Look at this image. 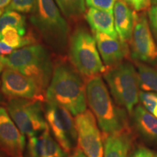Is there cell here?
Listing matches in <instances>:
<instances>
[{
  "label": "cell",
  "instance_id": "6da1fadb",
  "mask_svg": "<svg viewBox=\"0 0 157 157\" xmlns=\"http://www.w3.org/2000/svg\"><path fill=\"white\" fill-rule=\"evenodd\" d=\"M45 98L47 101L61 105L75 117L87 110L86 85L83 79L77 71L64 63L54 68Z\"/></svg>",
  "mask_w": 157,
  "mask_h": 157
},
{
  "label": "cell",
  "instance_id": "7a4b0ae2",
  "mask_svg": "<svg viewBox=\"0 0 157 157\" xmlns=\"http://www.w3.org/2000/svg\"><path fill=\"white\" fill-rule=\"evenodd\" d=\"M86 95L87 105L103 135L128 130L125 109L115 105L101 76L98 75L89 78L86 84Z\"/></svg>",
  "mask_w": 157,
  "mask_h": 157
},
{
  "label": "cell",
  "instance_id": "3957f363",
  "mask_svg": "<svg viewBox=\"0 0 157 157\" xmlns=\"http://www.w3.org/2000/svg\"><path fill=\"white\" fill-rule=\"evenodd\" d=\"M7 68H12L31 78L42 90H47L53 74L50 53L41 44H31L15 50L4 57Z\"/></svg>",
  "mask_w": 157,
  "mask_h": 157
},
{
  "label": "cell",
  "instance_id": "277c9868",
  "mask_svg": "<svg viewBox=\"0 0 157 157\" xmlns=\"http://www.w3.org/2000/svg\"><path fill=\"white\" fill-rule=\"evenodd\" d=\"M30 21L51 47L63 50L68 42L69 29L54 0H37Z\"/></svg>",
  "mask_w": 157,
  "mask_h": 157
},
{
  "label": "cell",
  "instance_id": "5b68a950",
  "mask_svg": "<svg viewBox=\"0 0 157 157\" xmlns=\"http://www.w3.org/2000/svg\"><path fill=\"white\" fill-rule=\"evenodd\" d=\"M104 78L114 101L132 113L140 101V85L137 71L132 63L121 62L109 67Z\"/></svg>",
  "mask_w": 157,
  "mask_h": 157
},
{
  "label": "cell",
  "instance_id": "8992f818",
  "mask_svg": "<svg viewBox=\"0 0 157 157\" xmlns=\"http://www.w3.org/2000/svg\"><path fill=\"white\" fill-rule=\"evenodd\" d=\"M69 57L78 73L89 78L105 71L95 37L83 27L71 36Z\"/></svg>",
  "mask_w": 157,
  "mask_h": 157
},
{
  "label": "cell",
  "instance_id": "52a82bcc",
  "mask_svg": "<svg viewBox=\"0 0 157 157\" xmlns=\"http://www.w3.org/2000/svg\"><path fill=\"white\" fill-rule=\"evenodd\" d=\"M43 101L11 98L7 110L13 121L23 135L30 137L49 128L44 115Z\"/></svg>",
  "mask_w": 157,
  "mask_h": 157
},
{
  "label": "cell",
  "instance_id": "ba28073f",
  "mask_svg": "<svg viewBox=\"0 0 157 157\" xmlns=\"http://www.w3.org/2000/svg\"><path fill=\"white\" fill-rule=\"evenodd\" d=\"M44 115L52 136L66 152L71 151L77 143V131L72 113L61 105L47 101Z\"/></svg>",
  "mask_w": 157,
  "mask_h": 157
},
{
  "label": "cell",
  "instance_id": "9c48e42d",
  "mask_svg": "<svg viewBox=\"0 0 157 157\" xmlns=\"http://www.w3.org/2000/svg\"><path fill=\"white\" fill-rule=\"evenodd\" d=\"M74 120L78 148L88 157H103V135L93 112L87 109Z\"/></svg>",
  "mask_w": 157,
  "mask_h": 157
},
{
  "label": "cell",
  "instance_id": "30bf717a",
  "mask_svg": "<svg viewBox=\"0 0 157 157\" xmlns=\"http://www.w3.org/2000/svg\"><path fill=\"white\" fill-rule=\"evenodd\" d=\"M130 44L131 56L134 60L144 63L157 60V44L146 13H136Z\"/></svg>",
  "mask_w": 157,
  "mask_h": 157
},
{
  "label": "cell",
  "instance_id": "8fae6325",
  "mask_svg": "<svg viewBox=\"0 0 157 157\" xmlns=\"http://www.w3.org/2000/svg\"><path fill=\"white\" fill-rule=\"evenodd\" d=\"M1 90L5 96L11 98L37 100L44 99L42 90L34 81L12 68H7L2 74Z\"/></svg>",
  "mask_w": 157,
  "mask_h": 157
},
{
  "label": "cell",
  "instance_id": "7c38bea8",
  "mask_svg": "<svg viewBox=\"0 0 157 157\" xmlns=\"http://www.w3.org/2000/svg\"><path fill=\"white\" fill-rule=\"evenodd\" d=\"M25 135L20 131L7 110L0 107V148L12 157H22Z\"/></svg>",
  "mask_w": 157,
  "mask_h": 157
},
{
  "label": "cell",
  "instance_id": "4fadbf2b",
  "mask_svg": "<svg viewBox=\"0 0 157 157\" xmlns=\"http://www.w3.org/2000/svg\"><path fill=\"white\" fill-rule=\"evenodd\" d=\"M29 157H69L47 129L38 135L29 137L27 143Z\"/></svg>",
  "mask_w": 157,
  "mask_h": 157
},
{
  "label": "cell",
  "instance_id": "5bb4252c",
  "mask_svg": "<svg viewBox=\"0 0 157 157\" xmlns=\"http://www.w3.org/2000/svg\"><path fill=\"white\" fill-rule=\"evenodd\" d=\"M93 36L102 60L109 68L122 62L127 56V43L122 42L119 39L113 38L98 31H93Z\"/></svg>",
  "mask_w": 157,
  "mask_h": 157
},
{
  "label": "cell",
  "instance_id": "9a60e30c",
  "mask_svg": "<svg viewBox=\"0 0 157 157\" xmlns=\"http://www.w3.org/2000/svg\"><path fill=\"white\" fill-rule=\"evenodd\" d=\"M114 25L121 42H130L136 17V12L123 0H117L113 7Z\"/></svg>",
  "mask_w": 157,
  "mask_h": 157
},
{
  "label": "cell",
  "instance_id": "2e32d148",
  "mask_svg": "<svg viewBox=\"0 0 157 157\" xmlns=\"http://www.w3.org/2000/svg\"><path fill=\"white\" fill-rule=\"evenodd\" d=\"M103 157H128L132 147L129 131L103 135Z\"/></svg>",
  "mask_w": 157,
  "mask_h": 157
},
{
  "label": "cell",
  "instance_id": "e0dca14e",
  "mask_svg": "<svg viewBox=\"0 0 157 157\" xmlns=\"http://www.w3.org/2000/svg\"><path fill=\"white\" fill-rule=\"evenodd\" d=\"M85 18L93 31L103 33L113 38L119 39L115 29L113 13L90 7Z\"/></svg>",
  "mask_w": 157,
  "mask_h": 157
},
{
  "label": "cell",
  "instance_id": "ac0fdd59",
  "mask_svg": "<svg viewBox=\"0 0 157 157\" xmlns=\"http://www.w3.org/2000/svg\"><path fill=\"white\" fill-rule=\"evenodd\" d=\"M135 124L147 138L157 140V118L142 105H137L133 111Z\"/></svg>",
  "mask_w": 157,
  "mask_h": 157
},
{
  "label": "cell",
  "instance_id": "d6986e66",
  "mask_svg": "<svg viewBox=\"0 0 157 157\" xmlns=\"http://www.w3.org/2000/svg\"><path fill=\"white\" fill-rule=\"evenodd\" d=\"M139 85L143 91L157 93V69L144 63L137 64Z\"/></svg>",
  "mask_w": 157,
  "mask_h": 157
},
{
  "label": "cell",
  "instance_id": "ffe728a7",
  "mask_svg": "<svg viewBox=\"0 0 157 157\" xmlns=\"http://www.w3.org/2000/svg\"><path fill=\"white\" fill-rule=\"evenodd\" d=\"M0 40L5 42L15 50L31 45L33 39L29 36H22L14 27L6 26L0 31Z\"/></svg>",
  "mask_w": 157,
  "mask_h": 157
},
{
  "label": "cell",
  "instance_id": "44dd1931",
  "mask_svg": "<svg viewBox=\"0 0 157 157\" xmlns=\"http://www.w3.org/2000/svg\"><path fill=\"white\" fill-rule=\"evenodd\" d=\"M6 26L14 27L20 34L25 36L26 33V21L24 15L12 10H5L0 17V31Z\"/></svg>",
  "mask_w": 157,
  "mask_h": 157
},
{
  "label": "cell",
  "instance_id": "7402d4cb",
  "mask_svg": "<svg viewBox=\"0 0 157 157\" xmlns=\"http://www.w3.org/2000/svg\"><path fill=\"white\" fill-rule=\"evenodd\" d=\"M58 8L66 17L76 18L85 13V0H54Z\"/></svg>",
  "mask_w": 157,
  "mask_h": 157
},
{
  "label": "cell",
  "instance_id": "603a6c76",
  "mask_svg": "<svg viewBox=\"0 0 157 157\" xmlns=\"http://www.w3.org/2000/svg\"><path fill=\"white\" fill-rule=\"evenodd\" d=\"M37 0H12L5 10L15 11L20 13H32L35 10Z\"/></svg>",
  "mask_w": 157,
  "mask_h": 157
},
{
  "label": "cell",
  "instance_id": "cb8c5ba5",
  "mask_svg": "<svg viewBox=\"0 0 157 157\" xmlns=\"http://www.w3.org/2000/svg\"><path fill=\"white\" fill-rule=\"evenodd\" d=\"M140 101L149 113L157 118V94L153 92H140Z\"/></svg>",
  "mask_w": 157,
  "mask_h": 157
},
{
  "label": "cell",
  "instance_id": "d4e9b609",
  "mask_svg": "<svg viewBox=\"0 0 157 157\" xmlns=\"http://www.w3.org/2000/svg\"><path fill=\"white\" fill-rule=\"evenodd\" d=\"M89 7L113 13V7L117 0H85Z\"/></svg>",
  "mask_w": 157,
  "mask_h": 157
},
{
  "label": "cell",
  "instance_id": "484cf974",
  "mask_svg": "<svg viewBox=\"0 0 157 157\" xmlns=\"http://www.w3.org/2000/svg\"><path fill=\"white\" fill-rule=\"evenodd\" d=\"M135 12L145 11L149 10L151 5V0H123Z\"/></svg>",
  "mask_w": 157,
  "mask_h": 157
},
{
  "label": "cell",
  "instance_id": "4316f807",
  "mask_svg": "<svg viewBox=\"0 0 157 157\" xmlns=\"http://www.w3.org/2000/svg\"><path fill=\"white\" fill-rule=\"evenodd\" d=\"M149 24L154 33V37L157 39V5H153L148 12Z\"/></svg>",
  "mask_w": 157,
  "mask_h": 157
},
{
  "label": "cell",
  "instance_id": "83f0119b",
  "mask_svg": "<svg viewBox=\"0 0 157 157\" xmlns=\"http://www.w3.org/2000/svg\"><path fill=\"white\" fill-rule=\"evenodd\" d=\"M154 154L151 150L145 148V147H140L134 152L132 157H153Z\"/></svg>",
  "mask_w": 157,
  "mask_h": 157
},
{
  "label": "cell",
  "instance_id": "f1b7e54d",
  "mask_svg": "<svg viewBox=\"0 0 157 157\" xmlns=\"http://www.w3.org/2000/svg\"><path fill=\"white\" fill-rule=\"evenodd\" d=\"M14 48L6 44L5 42L0 40V56L4 57L9 56L14 51Z\"/></svg>",
  "mask_w": 157,
  "mask_h": 157
},
{
  "label": "cell",
  "instance_id": "f546056e",
  "mask_svg": "<svg viewBox=\"0 0 157 157\" xmlns=\"http://www.w3.org/2000/svg\"><path fill=\"white\" fill-rule=\"evenodd\" d=\"M69 157H88L79 148H76L74 150V154H72L71 156Z\"/></svg>",
  "mask_w": 157,
  "mask_h": 157
},
{
  "label": "cell",
  "instance_id": "4dcf8cb0",
  "mask_svg": "<svg viewBox=\"0 0 157 157\" xmlns=\"http://www.w3.org/2000/svg\"><path fill=\"white\" fill-rule=\"evenodd\" d=\"M12 0H0V9H2L4 7H7L10 5Z\"/></svg>",
  "mask_w": 157,
  "mask_h": 157
},
{
  "label": "cell",
  "instance_id": "1f68e13d",
  "mask_svg": "<svg viewBox=\"0 0 157 157\" xmlns=\"http://www.w3.org/2000/svg\"><path fill=\"white\" fill-rule=\"evenodd\" d=\"M5 63H4V60H3V56H0V74L2 72L3 68L5 67Z\"/></svg>",
  "mask_w": 157,
  "mask_h": 157
},
{
  "label": "cell",
  "instance_id": "d6a6232c",
  "mask_svg": "<svg viewBox=\"0 0 157 157\" xmlns=\"http://www.w3.org/2000/svg\"><path fill=\"white\" fill-rule=\"evenodd\" d=\"M2 90H1V83H0V104H1L2 102V93H1Z\"/></svg>",
  "mask_w": 157,
  "mask_h": 157
},
{
  "label": "cell",
  "instance_id": "836d02e7",
  "mask_svg": "<svg viewBox=\"0 0 157 157\" xmlns=\"http://www.w3.org/2000/svg\"><path fill=\"white\" fill-rule=\"evenodd\" d=\"M151 2L154 5H157V0H151Z\"/></svg>",
  "mask_w": 157,
  "mask_h": 157
},
{
  "label": "cell",
  "instance_id": "e575fe53",
  "mask_svg": "<svg viewBox=\"0 0 157 157\" xmlns=\"http://www.w3.org/2000/svg\"><path fill=\"white\" fill-rule=\"evenodd\" d=\"M2 10L0 9V17H1V15H2Z\"/></svg>",
  "mask_w": 157,
  "mask_h": 157
},
{
  "label": "cell",
  "instance_id": "d590c367",
  "mask_svg": "<svg viewBox=\"0 0 157 157\" xmlns=\"http://www.w3.org/2000/svg\"><path fill=\"white\" fill-rule=\"evenodd\" d=\"M153 157H157V155H156V156H154Z\"/></svg>",
  "mask_w": 157,
  "mask_h": 157
}]
</instances>
